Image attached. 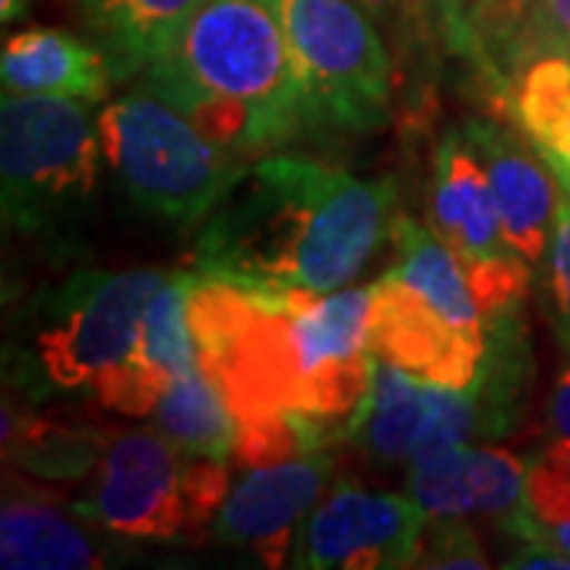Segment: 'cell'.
Listing matches in <instances>:
<instances>
[{
	"instance_id": "6da1fadb",
	"label": "cell",
	"mask_w": 570,
	"mask_h": 570,
	"mask_svg": "<svg viewBox=\"0 0 570 570\" xmlns=\"http://www.w3.org/2000/svg\"><path fill=\"white\" fill-rule=\"evenodd\" d=\"M393 187L307 156H257L206 216L194 273L257 292L348 285L393 228Z\"/></svg>"
},
{
	"instance_id": "7a4b0ae2",
	"label": "cell",
	"mask_w": 570,
	"mask_h": 570,
	"mask_svg": "<svg viewBox=\"0 0 570 570\" xmlns=\"http://www.w3.org/2000/svg\"><path fill=\"white\" fill-rule=\"evenodd\" d=\"M146 89L247 159L307 124L276 0H206L146 67Z\"/></svg>"
},
{
	"instance_id": "3957f363",
	"label": "cell",
	"mask_w": 570,
	"mask_h": 570,
	"mask_svg": "<svg viewBox=\"0 0 570 570\" xmlns=\"http://www.w3.org/2000/svg\"><path fill=\"white\" fill-rule=\"evenodd\" d=\"M190 330L200 371L219 387L235 428L302 415L307 362L295 292H257L194 273Z\"/></svg>"
},
{
	"instance_id": "277c9868",
	"label": "cell",
	"mask_w": 570,
	"mask_h": 570,
	"mask_svg": "<svg viewBox=\"0 0 570 570\" xmlns=\"http://www.w3.org/2000/svg\"><path fill=\"white\" fill-rule=\"evenodd\" d=\"M99 137L130 200L175 225L204 223L250 163L149 89L105 105Z\"/></svg>"
},
{
	"instance_id": "5b68a950",
	"label": "cell",
	"mask_w": 570,
	"mask_h": 570,
	"mask_svg": "<svg viewBox=\"0 0 570 570\" xmlns=\"http://www.w3.org/2000/svg\"><path fill=\"white\" fill-rule=\"evenodd\" d=\"M82 513L127 539H197L225 504L228 460L190 456L163 431H115L86 475Z\"/></svg>"
},
{
	"instance_id": "8992f818",
	"label": "cell",
	"mask_w": 570,
	"mask_h": 570,
	"mask_svg": "<svg viewBox=\"0 0 570 570\" xmlns=\"http://www.w3.org/2000/svg\"><path fill=\"white\" fill-rule=\"evenodd\" d=\"M307 124L348 134L390 121L393 67L358 0H276Z\"/></svg>"
},
{
	"instance_id": "52a82bcc",
	"label": "cell",
	"mask_w": 570,
	"mask_h": 570,
	"mask_svg": "<svg viewBox=\"0 0 570 570\" xmlns=\"http://www.w3.org/2000/svg\"><path fill=\"white\" fill-rule=\"evenodd\" d=\"M99 118L92 102L63 96H10L0 105L3 219L39 232L82 206L99 184Z\"/></svg>"
},
{
	"instance_id": "ba28073f",
	"label": "cell",
	"mask_w": 570,
	"mask_h": 570,
	"mask_svg": "<svg viewBox=\"0 0 570 570\" xmlns=\"http://www.w3.org/2000/svg\"><path fill=\"white\" fill-rule=\"evenodd\" d=\"M168 279L163 269L82 273L45 307L32 348L41 381L55 390L92 387L108 367L137 352L149 298Z\"/></svg>"
},
{
	"instance_id": "9c48e42d",
	"label": "cell",
	"mask_w": 570,
	"mask_h": 570,
	"mask_svg": "<svg viewBox=\"0 0 570 570\" xmlns=\"http://www.w3.org/2000/svg\"><path fill=\"white\" fill-rule=\"evenodd\" d=\"M428 513L412 494L343 482L307 513L292 564L307 570L415 568Z\"/></svg>"
},
{
	"instance_id": "30bf717a",
	"label": "cell",
	"mask_w": 570,
	"mask_h": 570,
	"mask_svg": "<svg viewBox=\"0 0 570 570\" xmlns=\"http://www.w3.org/2000/svg\"><path fill=\"white\" fill-rule=\"evenodd\" d=\"M336 460L324 450H307L283 463L245 469L216 513L209 539L250 549L266 568H283L295 554L307 513L333 485Z\"/></svg>"
},
{
	"instance_id": "8fae6325",
	"label": "cell",
	"mask_w": 570,
	"mask_h": 570,
	"mask_svg": "<svg viewBox=\"0 0 570 570\" xmlns=\"http://www.w3.org/2000/svg\"><path fill=\"white\" fill-rule=\"evenodd\" d=\"M367 346L374 358L406 371L415 381L466 390L479 381L489 336L466 333L406 279L387 269L377 283H371Z\"/></svg>"
},
{
	"instance_id": "7c38bea8",
	"label": "cell",
	"mask_w": 570,
	"mask_h": 570,
	"mask_svg": "<svg viewBox=\"0 0 570 570\" xmlns=\"http://www.w3.org/2000/svg\"><path fill=\"white\" fill-rule=\"evenodd\" d=\"M463 140L485 168L508 245L530 266L542 264L549 250L561 184L549 159L532 140L491 121H469Z\"/></svg>"
},
{
	"instance_id": "4fadbf2b",
	"label": "cell",
	"mask_w": 570,
	"mask_h": 570,
	"mask_svg": "<svg viewBox=\"0 0 570 570\" xmlns=\"http://www.w3.org/2000/svg\"><path fill=\"white\" fill-rule=\"evenodd\" d=\"M527 469L508 448L460 444L409 463V494L428 517H491L508 530L523 510Z\"/></svg>"
},
{
	"instance_id": "5bb4252c",
	"label": "cell",
	"mask_w": 570,
	"mask_h": 570,
	"mask_svg": "<svg viewBox=\"0 0 570 570\" xmlns=\"http://www.w3.org/2000/svg\"><path fill=\"white\" fill-rule=\"evenodd\" d=\"M431 228L460 257L463 269L513 257L485 168L469 149L463 134H450L438 149L431 178Z\"/></svg>"
},
{
	"instance_id": "9a60e30c",
	"label": "cell",
	"mask_w": 570,
	"mask_h": 570,
	"mask_svg": "<svg viewBox=\"0 0 570 570\" xmlns=\"http://www.w3.org/2000/svg\"><path fill=\"white\" fill-rule=\"evenodd\" d=\"M0 80L10 96H63L105 102L111 63L99 48L61 29H26L3 45Z\"/></svg>"
},
{
	"instance_id": "2e32d148",
	"label": "cell",
	"mask_w": 570,
	"mask_h": 570,
	"mask_svg": "<svg viewBox=\"0 0 570 570\" xmlns=\"http://www.w3.org/2000/svg\"><path fill=\"white\" fill-rule=\"evenodd\" d=\"M0 564L7 570L102 568L96 539L63 513L55 498L17 489L3 494L0 510Z\"/></svg>"
},
{
	"instance_id": "e0dca14e",
	"label": "cell",
	"mask_w": 570,
	"mask_h": 570,
	"mask_svg": "<svg viewBox=\"0 0 570 570\" xmlns=\"http://www.w3.org/2000/svg\"><path fill=\"white\" fill-rule=\"evenodd\" d=\"M431 393L434 384L377 358L365 403L348 419V438L381 463H415L425 453Z\"/></svg>"
},
{
	"instance_id": "ac0fdd59",
	"label": "cell",
	"mask_w": 570,
	"mask_h": 570,
	"mask_svg": "<svg viewBox=\"0 0 570 570\" xmlns=\"http://www.w3.org/2000/svg\"><path fill=\"white\" fill-rule=\"evenodd\" d=\"M390 238L396 250V261L390 269L400 279H406L419 295H425L431 305L441 307L450 321L463 326L466 333L489 336L466 269L460 264V257L434 235V228H425L409 216H396Z\"/></svg>"
},
{
	"instance_id": "d6986e66",
	"label": "cell",
	"mask_w": 570,
	"mask_h": 570,
	"mask_svg": "<svg viewBox=\"0 0 570 570\" xmlns=\"http://www.w3.org/2000/svg\"><path fill=\"white\" fill-rule=\"evenodd\" d=\"M206 0H82L89 29L127 73L149 67Z\"/></svg>"
},
{
	"instance_id": "ffe728a7",
	"label": "cell",
	"mask_w": 570,
	"mask_h": 570,
	"mask_svg": "<svg viewBox=\"0 0 570 570\" xmlns=\"http://www.w3.org/2000/svg\"><path fill=\"white\" fill-rule=\"evenodd\" d=\"M510 111L554 175L570 181V55L532 58L510 92Z\"/></svg>"
},
{
	"instance_id": "44dd1931",
	"label": "cell",
	"mask_w": 570,
	"mask_h": 570,
	"mask_svg": "<svg viewBox=\"0 0 570 570\" xmlns=\"http://www.w3.org/2000/svg\"><path fill=\"white\" fill-rule=\"evenodd\" d=\"M156 428L190 456H216L232 463L235 448V419L225 406L219 387L204 371L175 377L159 406L153 412Z\"/></svg>"
},
{
	"instance_id": "7402d4cb",
	"label": "cell",
	"mask_w": 570,
	"mask_h": 570,
	"mask_svg": "<svg viewBox=\"0 0 570 570\" xmlns=\"http://www.w3.org/2000/svg\"><path fill=\"white\" fill-rule=\"evenodd\" d=\"M108 434L67 428L22 406H3V456L51 479L89 475Z\"/></svg>"
},
{
	"instance_id": "603a6c76",
	"label": "cell",
	"mask_w": 570,
	"mask_h": 570,
	"mask_svg": "<svg viewBox=\"0 0 570 570\" xmlns=\"http://www.w3.org/2000/svg\"><path fill=\"white\" fill-rule=\"evenodd\" d=\"M508 530L527 542H542L570 554V444L549 441L527 469L523 510Z\"/></svg>"
},
{
	"instance_id": "cb8c5ba5",
	"label": "cell",
	"mask_w": 570,
	"mask_h": 570,
	"mask_svg": "<svg viewBox=\"0 0 570 570\" xmlns=\"http://www.w3.org/2000/svg\"><path fill=\"white\" fill-rule=\"evenodd\" d=\"M190 285H194V273H168V279L146 305L140 340H137V355L168 371L171 381L200 371L197 340L187 314Z\"/></svg>"
},
{
	"instance_id": "d4e9b609",
	"label": "cell",
	"mask_w": 570,
	"mask_h": 570,
	"mask_svg": "<svg viewBox=\"0 0 570 570\" xmlns=\"http://www.w3.org/2000/svg\"><path fill=\"white\" fill-rule=\"evenodd\" d=\"M168 384H171L168 371L146 362L142 355L134 352L130 358H124L121 365L108 367L89 390H92L96 403L102 409L137 419V415H153L156 412Z\"/></svg>"
},
{
	"instance_id": "484cf974",
	"label": "cell",
	"mask_w": 570,
	"mask_h": 570,
	"mask_svg": "<svg viewBox=\"0 0 570 570\" xmlns=\"http://www.w3.org/2000/svg\"><path fill=\"white\" fill-rule=\"evenodd\" d=\"M422 3L456 51L482 58L491 22L494 26L501 22L508 0H422Z\"/></svg>"
},
{
	"instance_id": "4316f807",
	"label": "cell",
	"mask_w": 570,
	"mask_h": 570,
	"mask_svg": "<svg viewBox=\"0 0 570 570\" xmlns=\"http://www.w3.org/2000/svg\"><path fill=\"white\" fill-rule=\"evenodd\" d=\"M415 568L485 570L491 568V561L479 546L475 532L463 523V517H428Z\"/></svg>"
},
{
	"instance_id": "83f0119b",
	"label": "cell",
	"mask_w": 570,
	"mask_h": 570,
	"mask_svg": "<svg viewBox=\"0 0 570 570\" xmlns=\"http://www.w3.org/2000/svg\"><path fill=\"white\" fill-rule=\"evenodd\" d=\"M558 184H561V204L546 250V283H549L554 333L570 355V181L558 178Z\"/></svg>"
},
{
	"instance_id": "f1b7e54d",
	"label": "cell",
	"mask_w": 570,
	"mask_h": 570,
	"mask_svg": "<svg viewBox=\"0 0 570 570\" xmlns=\"http://www.w3.org/2000/svg\"><path fill=\"white\" fill-rule=\"evenodd\" d=\"M520 58L570 55V0H532L513 41Z\"/></svg>"
},
{
	"instance_id": "f546056e",
	"label": "cell",
	"mask_w": 570,
	"mask_h": 570,
	"mask_svg": "<svg viewBox=\"0 0 570 570\" xmlns=\"http://www.w3.org/2000/svg\"><path fill=\"white\" fill-rule=\"evenodd\" d=\"M546 425H549V441L570 444V365L558 374V381L551 387Z\"/></svg>"
},
{
	"instance_id": "4dcf8cb0",
	"label": "cell",
	"mask_w": 570,
	"mask_h": 570,
	"mask_svg": "<svg viewBox=\"0 0 570 570\" xmlns=\"http://www.w3.org/2000/svg\"><path fill=\"white\" fill-rule=\"evenodd\" d=\"M26 7H29V0H0V17H3V22L20 20Z\"/></svg>"
}]
</instances>
